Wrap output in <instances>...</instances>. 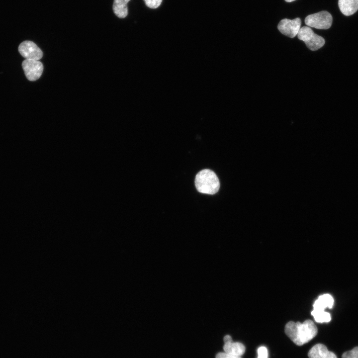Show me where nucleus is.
Instances as JSON below:
<instances>
[{"label": "nucleus", "mask_w": 358, "mask_h": 358, "mask_svg": "<svg viewBox=\"0 0 358 358\" xmlns=\"http://www.w3.org/2000/svg\"><path fill=\"white\" fill-rule=\"evenodd\" d=\"M284 331L294 344L302 346L316 336L318 329L314 323L308 319L302 323L289 321L285 325Z\"/></svg>", "instance_id": "1"}, {"label": "nucleus", "mask_w": 358, "mask_h": 358, "mask_svg": "<svg viewBox=\"0 0 358 358\" xmlns=\"http://www.w3.org/2000/svg\"><path fill=\"white\" fill-rule=\"evenodd\" d=\"M195 185L199 192L214 194L219 189L220 182L217 175L213 171L204 169L196 175Z\"/></svg>", "instance_id": "2"}, {"label": "nucleus", "mask_w": 358, "mask_h": 358, "mask_svg": "<svg viewBox=\"0 0 358 358\" xmlns=\"http://www.w3.org/2000/svg\"><path fill=\"white\" fill-rule=\"evenodd\" d=\"M297 35L298 38L303 41L311 51H316L321 48L325 42L322 37L315 34L308 26L301 27Z\"/></svg>", "instance_id": "3"}, {"label": "nucleus", "mask_w": 358, "mask_h": 358, "mask_svg": "<svg viewBox=\"0 0 358 358\" xmlns=\"http://www.w3.org/2000/svg\"><path fill=\"white\" fill-rule=\"evenodd\" d=\"M333 21L331 14L327 11H321L308 15L305 19V23L308 27L320 29L330 28Z\"/></svg>", "instance_id": "4"}, {"label": "nucleus", "mask_w": 358, "mask_h": 358, "mask_svg": "<svg viewBox=\"0 0 358 358\" xmlns=\"http://www.w3.org/2000/svg\"><path fill=\"white\" fill-rule=\"evenodd\" d=\"M22 67L26 77L30 81L38 80L43 71V65L38 60L25 59L22 63Z\"/></svg>", "instance_id": "5"}, {"label": "nucleus", "mask_w": 358, "mask_h": 358, "mask_svg": "<svg viewBox=\"0 0 358 358\" xmlns=\"http://www.w3.org/2000/svg\"><path fill=\"white\" fill-rule=\"evenodd\" d=\"M18 51L26 59L39 60L43 56V52L40 48L35 43L29 40L24 41L19 44Z\"/></svg>", "instance_id": "6"}, {"label": "nucleus", "mask_w": 358, "mask_h": 358, "mask_svg": "<svg viewBox=\"0 0 358 358\" xmlns=\"http://www.w3.org/2000/svg\"><path fill=\"white\" fill-rule=\"evenodd\" d=\"M301 21L299 17L292 20L285 18L279 22L277 28L283 35L293 38L297 35L301 28Z\"/></svg>", "instance_id": "7"}, {"label": "nucleus", "mask_w": 358, "mask_h": 358, "mask_svg": "<svg viewBox=\"0 0 358 358\" xmlns=\"http://www.w3.org/2000/svg\"><path fill=\"white\" fill-rule=\"evenodd\" d=\"M224 352L235 356H241L245 352V347L239 342H234L229 335H226L223 339Z\"/></svg>", "instance_id": "8"}, {"label": "nucleus", "mask_w": 358, "mask_h": 358, "mask_svg": "<svg viewBox=\"0 0 358 358\" xmlns=\"http://www.w3.org/2000/svg\"><path fill=\"white\" fill-rule=\"evenodd\" d=\"M309 358H337L336 355L327 349L323 344H317L309 350Z\"/></svg>", "instance_id": "9"}, {"label": "nucleus", "mask_w": 358, "mask_h": 358, "mask_svg": "<svg viewBox=\"0 0 358 358\" xmlns=\"http://www.w3.org/2000/svg\"><path fill=\"white\" fill-rule=\"evenodd\" d=\"M338 5L344 15L350 16L358 10V0H339Z\"/></svg>", "instance_id": "10"}, {"label": "nucleus", "mask_w": 358, "mask_h": 358, "mask_svg": "<svg viewBox=\"0 0 358 358\" xmlns=\"http://www.w3.org/2000/svg\"><path fill=\"white\" fill-rule=\"evenodd\" d=\"M334 304L332 296L329 294L320 296L313 305L314 310H324L326 308H331Z\"/></svg>", "instance_id": "11"}, {"label": "nucleus", "mask_w": 358, "mask_h": 358, "mask_svg": "<svg viewBox=\"0 0 358 358\" xmlns=\"http://www.w3.org/2000/svg\"><path fill=\"white\" fill-rule=\"evenodd\" d=\"M130 0H114L112 8L114 14L120 18L126 17L128 14L127 3Z\"/></svg>", "instance_id": "12"}, {"label": "nucleus", "mask_w": 358, "mask_h": 358, "mask_svg": "<svg viewBox=\"0 0 358 358\" xmlns=\"http://www.w3.org/2000/svg\"><path fill=\"white\" fill-rule=\"evenodd\" d=\"M311 315L314 317L316 322L318 323L329 322L331 320L330 313L324 310L313 309L311 312Z\"/></svg>", "instance_id": "13"}, {"label": "nucleus", "mask_w": 358, "mask_h": 358, "mask_svg": "<svg viewBox=\"0 0 358 358\" xmlns=\"http://www.w3.org/2000/svg\"><path fill=\"white\" fill-rule=\"evenodd\" d=\"M342 358H358V347L343 353Z\"/></svg>", "instance_id": "14"}, {"label": "nucleus", "mask_w": 358, "mask_h": 358, "mask_svg": "<svg viewBox=\"0 0 358 358\" xmlns=\"http://www.w3.org/2000/svg\"><path fill=\"white\" fill-rule=\"evenodd\" d=\"M146 5L151 8H156L161 4L163 0H144Z\"/></svg>", "instance_id": "15"}, {"label": "nucleus", "mask_w": 358, "mask_h": 358, "mask_svg": "<svg viewBox=\"0 0 358 358\" xmlns=\"http://www.w3.org/2000/svg\"><path fill=\"white\" fill-rule=\"evenodd\" d=\"M258 358H268V353L267 348L264 346L259 347L258 349Z\"/></svg>", "instance_id": "16"}, {"label": "nucleus", "mask_w": 358, "mask_h": 358, "mask_svg": "<svg viewBox=\"0 0 358 358\" xmlns=\"http://www.w3.org/2000/svg\"><path fill=\"white\" fill-rule=\"evenodd\" d=\"M216 358H242L241 356H238L230 354L225 352H221L218 353L216 356Z\"/></svg>", "instance_id": "17"}, {"label": "nucleus", "mask_w": 358, "mask_h": 358, "mask_svg": "<svg viewBox=\"0 0 358 358\" xmlns=\"http://www.w3.org/2000/svg\"><path fill=\"white\" fill-rule=\"evenodd\" d=\"M294 0H285V1H286V2H292Z\"/></svg>", "instance_id": "18"}]
</instances>
